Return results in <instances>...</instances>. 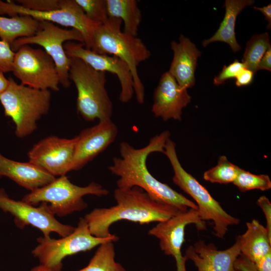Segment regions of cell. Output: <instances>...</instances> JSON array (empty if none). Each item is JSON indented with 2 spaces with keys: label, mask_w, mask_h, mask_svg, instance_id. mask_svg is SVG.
<instances>
[{
  "label": "cell",
  "mask_w": 271,
  "mask_h": 271,
  "mask_svg": "<svg viewBox=\"0 0 271 271\" xmlns=\"http://www.w3.org/2000/svg\"><path fill=\"white\" fill-rule=\"evenodd\" d=\"M169 131L166 130L152 138L145 147L137 149L126 142L119 144V157H114L109 171L118 177L117 188L138 187L152 198L175 207L181 212L189 209H198L195 203L169 185L156 179L147 166L148 156L154 152L163 153L166 143L170 139Z\"/></svg>",
  "instance_id": "6da1fadb"
},
{
  "label": "cell",
  "mask_w": 271,
  "mask_h": 271,
  "mask_svg": "<svg viewBox=\"0 0 271 271\" xmlns=\"http://www.w3.org/2000/svg\"><path fill=\"white\" fill-rule=\"evenodd\" d=\"M113 195L115 205L94 208L84 217L91 233L95 237L111 236L109 228L118 221L148 224L165 221L181 212L172 206L155 200L138 187L117 188Z\"/></svg>",
  "instance_id": "7a4b0ae2"
},
{
  "label": "cell",
  "mask_w": 271,
  "mask_h": 271,
  "mask_svg": "<svg viewBox=\"0 0 271 271\" xmlns=\"http://www.w3.org/2000/svg\"><path fill=\"white\" fill-rule=\"evenodd\" d=\"M121 24L118 18H109L105 23L100 25L94 33L90 50L99 54L117 57L127 64L132 75L137 100L143 104L145 88L137 67L148 60L151 54L141 39L121 31Z\"/></svg>",
  "instance_id": "3957f363"
},
{
  "label": "cell",
  "mask_w": 271,
  "mask_h": 271,
  "mask_svg": "<svg viewBox=\"0 0 271 271\" xmlns=\"http://www.w3.org/2000/svg\"><path fill=\"white\" fill-rule=\"evenodd\" d=\"M51 94L49 90H41L17 83L12 77L0 95V102L6 116L15 124V134L24 138L37 128V121L50 109Z\"/></svg>",
  "instance_id": "277c9868"
},
{
  "label": "cell",
  "mask_w": 271,
  "mask_h": 271,
  "mask_svg": "<svg viewBox=\"0 0 271 271\" xmlns=\"http://www.w3.org/2000/svg\"><path fill=\"white\" fill-rule=\"evenodd\" d=\"M70 58L69 77L77 89L78 114L88 121L111 119L113 104L105 88L106 72L95 70L80 59Z\"/></svg>",
  "instance_id": "5b68a950"
},
{
  "label": "cell",
  "mask_w": 271,
  "mask_h": 271,
  "mask_svg": "<svg viewBox=\"0 0 271 271\" xmlns=\"http://www.w3.org/2000/svg\"><path fill=\"white\" fill-rule=\"evenodd\" d=\"M163 154L168 158L174 171L173 183L195 201L203 221H212L215 235L224 238L228 227L238 225L240 219L225 211L207 190L184 169L178 158L175 143L170 139L166 143Z\"/></svg>",
  "instance_id": "8992f818"
},
{
  "label": "cell",
  "mask_w": 271,
  "mask_h": 271,
  "mask_svg": "<svg viewBox=\"0 0 271 271\" xmlns=\"http://www.w3.org/2000/svg\"><path fill=\"white\" fill-rule=\"evenodd\" d=\"M108 194L109 191L98 183L92 182L86 186H79L72 183L66 175L31 191L22 200L34 206L45 203L53 215L64 217L87 207V203L83 199L84 196L101 197Z\"/></svg>",
  "instance_id": "52a82bcc"
},
{
  "label": "cell",
  "mask_w": 271,
  "mask_h": 271,
  "mask_svg": "<svg viewBox=\"0 0 271 271\" xmlns=\"http://www.w3.org/2000/svg\"><path fill=\"white\" fill-rule=\"evenodd\" d=\"M118 239L114 234L106 238L93 236L84 218L80 217L74 231L66 236L59 239L38 237V245L33 249L32 253L39 260L40 265L52 271H61L63 261L66 257L90 250L103 243L115 242Z\"/></svg>",
  "instance_id": "ba28073f"
},
{
  "label": "cell",
  "mask_w": 271,
  "mask_h": 271,
  "mask_svg": "<svg viewBox=\"0 0 271 271\" xmlns=\"http://www.w3.org/2000/svg\"><path fill=\"white\" fill-rule=\"evenodd\" d=\"M40 29L34 35L16 40L11 48L15 52L25 45L36 44L43 47L56 65L60 85L68 88L71 85L69 77L70 58L65 53L64 44L68 41L84 44L83 37L76 30L63 29L49 22L40 21Z\"/></svg>",
  "instance_id": "9c48e42d"
},
{
  "label": "cell",
  "mask_w": 271,
  "mask_h": 271,
  "mask_svg": "<svg viewBox=\"0 0 271 271\" xmlns=\"http://www.w3.org/2000/svg\"><path fill=\"white\" fill-rule=\"evenodd\" d=\"M23 85L41 90H60V80L56 65L43 50L29 45L15 52L12 71Z\"/></svg>",
  "instance_id": "30bf717a"
},
{
  "label": "cell",
  "mask_w": 271,
  "mask_h": 271,
  "mask_svg": "<svg viewBox=\"0 0 271 271\" xmlns=\"http://www.w3.org/2000/svg\"><path fill=\"white\" fill-rule=\"evenodd\" d=\"M10 17L27 15L39 21L56 23L79 31L84 39V47L91 49L94 33L101 24L89 20L75 0H63L61 9L39 12L26 9L13 1L0 0V15Z\"/></svg>",
  "instance_id": "8fae6325"
},
{
  "label": "cell",
  "mask_w": 271,
  "mask_h": 271,
  "mask_svg": "<svg viewBox=\"0 0 271 271\" xmlns=\"http://www.w3.org/2000/svg\"><path fill=\"white\" fill-rule=\"evenodd\" d=\"M0 209L14 217L18 228L24 229L31 225L40 230L44 237H50L53 232L65 237L75 229L71 225L60 222L48 209L45 203H41L39 207H36L22 200H14L9 197L4 188H0Z\"/></svg>",
  "instance_id": "7c38bea8"
},
{
  "label": "cell",
  "mask_w": 271,
  "mask_h": 271,
  "mask_svg": "<svg viewBox=\"0 0 271 271\" xmlns=\"http://www.w3.org/2000/svg\"><path fill=\"white\" fill-rule=\"evenodd\" d=\"M191 224H195L199 230L206 229V223L201 219L198 209L180 212L165 221L158 222L148 232L149 235L159 240L160 248L165 254L174 257L176 271H187L186 262L188 259L182 255L181 248L185 242V228Z\"/></svg>",
  "instance_id": "4fadbf2b"
},
{
  "label": "cell",
  "mask_w": 271,
  "mask_h": 271,
  "mask_svg": "<svg viewBox=\"0 0 271 271\" xmlns=\"http://www.w3.org/2000/svg\"><path fill=\"white\" fill-rule=\"evenodd\" d=\"M77 140V136L72 139L46 137L29 151V162L54 177L66 175L71 172Z\"/></svg>",
  "instance_id": "5bb4252c"
},
{
  "label": "cell",
  "mask_w": 271,
  "mask_h": 271,
  "mask_svg": "<svg viewBox=\"0 0 271 271\" xmlns=\"http://www.w3.org/2000/svg\"><path fill=\"white\" fill-rule=\"evenodd\" d=\"M64 49L69 58L80 59L95 70L116 75L121 87L119 100L126 103L132 99L134 94L133 77L128 66L123 60L114 56L97 54L77 42H65Z\"/></svg>",
  "instance_id": "9a60e30c"
},
{
  "label": "cell",
  "mask_w": 271,
  "mask_h": 271,
  "mask_svg": "<svg viewBox=\"0 0 271 271\" xmlns=\"http://www.w3.org/2000/svg\"><path fill=\"white\" fill-rule=\"evenodd\" d=\"M118 128L111 119H107L82 130L77 136L75 154L71 171L83 168L105 150L115 141Z\"/></svg>",
  "instance_id": "2e32d148"
},
{
  "label": "cell",
  "mask_w": 271,
  "mask_h": 271,
  "mask_svg": "<svg viewBox=\"0 0 271 271\" xmlns=\"http://www.w3.org/2000/svg\"><path fill=\"white\" fill-rule=\"evenodd\" d=\"M191 100L187 89L181 87L167 71L162 75L154 91L152 112L155 116L164 121L181 120L182 109Z\"/></svg>",
  "instance_id": "e0dca14e"
},
{
  "label": "cell",
  "mask_w": 271,
  "mask_h": 271,
  "mask_svg": "<svg viewBox=\"0 0 271 271\" xmlns=\"http://www.w3.org/2000/svg\"><path fill=\"white\" fill-rule=\"evenodd\" d=\"M187 259L191 260L198 271H238L234 263L240 254L238 239L230 247L218 250L212 243L200 240L190 245L186 250Z\"/></svg>",
  "instance_id": "ac0fdd59"
},
{
  "label": "cell",
  "mask_w": 271,
  "mask_h": 271,
  "mask_svg": "<svg viewBox=\"0 0 271 271\" xmlns=\"http://www.w3.org/2000/svg\"><path fill=\"white\" fill-rule=\"evenodd\" d=\"M174 55L169 72L182 87L187 89L195 83V71L201 52L189 39L181 35L179 42L171 43Z\"/></svg>",
  "instance_id": "d6986e66"
},
{
  "label": "cell",
  "mask_w": 271,
  "mask_h": 271,
  "mask_svg": "<svg viewBox=\"0 0 271 271\" xmlns=\"http://www.w3.org/2000/svg\"><path fill=\"white\" fill-rule=\"evenodd\" d=\"M3 177L9 178L30 192L48 184L56 178L29 162L12 160L0 153V178Z\"/></svg>",
  "instance_id": "ffe728a7"
},
{
  "label": "cell",
  "mask_w": 271,
  "mask_h": 271,
  "mask_svg": "<svg viewBox=\"0 0 271 271\" xmlns=\"http://www.w3.org/2000/svg\"><path fill=\"white\" fill-rule=\"evenodd\" d=\"M246 230L236 236L238 239L240 254L254 263L271 251V236L265 227L257 220L246 222Z\"/></svg>",
  "instance_id": "44dd1931"
},
{
  "label": "cell",
  "mask_w": 271,
  "mask_h": 271,
  "mask_svg": "<svg viewBox=\"0 0 271 271\" xmlns=\"http://www.w3.org/2000/svg\"><path fill=\"white\" fill-rule=\"evenodd\" d=\"M253 0H226L224 6L225 13L219 28L210 38L202 42L203 47L215 42H222L228 44L232 50L239 51L240 46L238 44L235 37V25L237 16L246 7L252 6Z\"/></svg>",
  "instance_id": "7402d4cb"
},
{
  "label": "cell",
  "mask_w": 271,
  "mask_h": 271,
  "mask_svg": "<svg viewBox=\"0 0 271 271\" xmlns=\"http://www.w3.org/2000/svg\"><path fill=\"white\" fill-rule=\"evenodd\" d=\"M40 28V21L29 16L7 18L0 15V40L11 47L16 40L32 36Z\"/></svg>",
  "instance_id": "603a6c76"
},
{
  "label": "cell",
  "mask_w": 271,
  "mask_h": 271,
  "mask_svg": "<svg viewBox=\"0 0 271 271\" xmlns=\"http://www.w3.org/2000/svg\"><path fill=\"white\" fill-rule=\"evenodd\" d=\"M109 18L120 19L125 34L137 37L142 13L136 0H106Z\"/></svg>",
  "instance_id": "cb8c5ba5"
},
{
  "label": "cell",
  "mask_w": 271,
  "mask_h": 271,
  "mask_svg": "<svg viewBox=\"0 0 271 271\" xmlns=\"http://www.w3.org/2000/svg\"><path fill=\"white\" fill-rule=\"evenodd\" d=\"M115 252L112 241L99 245L95 253L85 267L76 271H126L123 266L115 260ZM31 271H52L42 265L33 267Z\"/></svg>",
  "instance_id": "d4e9b609"
},
{
  "label": "cell",
  "mask_w": 271,
  "mask_h": 271,
  "mask_svg": "<svg viewBox=\"0 0 271 271\" xmlns=\"http://www.w3.org/2000/svg\"><path fill=\"white\" fill-rule=\"evenodd\" d=\"M271 47L267 33L254 35L247 43L242 63L245 68L255 74L258 65L266 51Z\"/></svg>",
  "instance_id": "484cf974"
},
{
  "label": "cell",
  "mask_w": 271,
  "mask_h": 271,
  "mask_svg": "<svg viewBox=\"0 0 271 271\" xmlns=\"http://www.w3.org/2000/svg\"><path fill=\"white\" fill-rule=\"evenodd\" d=\"M241 169L230 162L225 156H222L216 166L204 173L203 179L213 183L227 184L233 183Z\"/></svg>",
  "instance_id": "4316f807"
},
{
  "label": "cell",
  "mask_w": 271,
  "mask_h": 271,
  "mask_svg": "<svg viewBox=\"0 0 271 271\" xmlns=\"http://www.w3.org/2000/svg\"><path fill=\"white\" fill-rule=\"evenodd\" d=\"M233 183L241 192L254 189L265 191L271 188V181L268 176L255 175L242 169Z\"/></svg>",
  "instance_id": "83f0119b"
},
{
  "label": "cell",
  "mask_w": 271,
  "mask_h": 271,
  "mask_svg": "<svg viewBox=\"0 0 271 271\" xmlns=\"http://www.w3.org/2000/svg\"><path fill=\"white\" fill-rule=\"evenodd\" d=\"M90 21L100 24L109 19L106 0H75Z\"/></svg>",
  "instance_id": "f1b7e54d"
},
{
  "label": "cell",
  "mask_w": 271,
  "mask_h": 271,
  "mask_svg": "<svg viewBox=\"0 0 271 271\" xmlns=\"http://www.w3.org/2000/svg\"><path fill=\"white\" fill-rule=\"evenodd\" d=\"M22 7L35 11L45 12L62 8L63 0H18Z\"/></svg>",
  "instance_id": "f546056e"
},
{
  "label": "cell",
  "mask_w": 271,
  "mask_h": 271,
  "mask_svg": "<svg viewBox=\"0 0 271 271\" xmlns=\"http://www.w3.org/2000/svg\"><path fill=\"white\" fill-rule=\"evenodd\" d=\"M245 68L242 62L236 60L228 66H224L221 72L214 78L213 83L216 85L222 84L228 79L235 78L240 71Z\"/></svg>",
  "instance_id": "4dcf8cb0"
},
{
  "label": "cell",
  "mask_w": 271,
  "mask_h": 271,
  "mask_svg": "<svg viewBox=\"0 0 271 271\" xmlns=\"http://www.w3.org/2000/svg\"><path fill=\"white\" fill-rule=\"evenodd\" d=\"M15 52L11 46L0 40V71L4 73L12 71Z\"/></svg>",
  "instance_id": "1f68e13d"
},
{
  "label": "cell",
  "mask_w": 271,
  "mask_h": 271,
  "mask_svg": "<svg viewBox=\"0 0 271 271\" xmlns=\"http://www.w3.org/2000/svg\"><path fill=\"white\" fill-rule=\"evenodd\" d=\"M257 205L261 208L266 219V228L271 236V203L265 196H260L256 201Z\"/></svg>",
  "instance_id": "d6a6232c"
},
{
  "label": "cell",
  "mask_w": 271,
  "mask_h": 271,
  "mask_svg": "<svg viewBox=\"0 0 271 271\" xmlns=\"http://www.w3.org/2000/svg\"><path fill=\"white\" fill-rule=\"evenodd\" d=\"M254 73L251 70L243 68L235 77V84L238 87L246 86L250 84L253 78Z\"/></svg>",
  "instance_id": "836d02e7"
},
{
  "label": "cell",
  "mask_w": 271,
  "mask_h": 271,
  "mask_svg": "<svg viewBox=\"0 0 271 271\" xmlns=\"http://www.w3.org/2000/svg\"><path fill=\"white\" fill-rule=\"evenodd\" d=\"M234 267L238 271H258L254 263L241 254L236 259Z\"/></svg>",
  "instance_id": "e575fe53"
},
{
  "label": "cell",
  "mask_w": 271,
  "mask_h": 271,
  "mask_svg": "<svg viewBox=\"0 0 271 271\" xmlns=\"http://www.w3.org/2000/svg\"><path fill=\"white\" fill-rule=\"evenodd\" d=\"M254 263L258 271H271V251L260 258Z\"/></svg>",
  "instance_id": "d590c367"
},
{
  "label": "cell",
  "mask_w": 271,
  "mask_h": 271,
  "mask_svg": "<svg viewBox=\"0 0 271 271\" xmlns=\"http://www.w3.org/2000/svg\"><path fill=\"white\" fill-rule=\"evenodd\" d=\"M259 70L271 71V47L266 51L260 60L257 67V71Z\"/></svg>",
  "instance_id": "8d00e7d4"
},
{
  "label": "cell",
  "mask_w": 271,
  "mask_h": 271,
  "mask_svg": "<svg viewBox=\"0 0 271 271\" xmlns=\"http://www.w3.org/2000/svg\"><path fill=\"white\" fill-rule=\"evenodd\" d=\"M253 8L261 12L265 17V19L267 21V28H271V5L269 4L263 7H253Z\"/></svg>",
  "instance_id": "74e56055"
},
{
  "label": "cell",
  "mask_w": 271,
  "mask_h": 271,
  "mask_svg": "<svg viewBox=\"0 0 271 271\" xmlns=\"http://www.w3.org/2000/svg\"><path fill=\"white\" fill-rule=\"evenodd\" d=\"M9 84V79L4 75V73L0 71V95L5 90Z\"/></svg>",
  "instance_id": "f35d334b"
},
{
  "label": "cell",
  "mask_w": 271,
  "mask_h": 271,
  "mask_svg": "<svg viewBox=\"0 0 271 271\" xmlns=\"http://www.w3.org/2000/svg\"><path fill=\"white\" fill-rule=\"evenodd\" d=\"M145 271H151V270H145Z\"/></svg>",
  "instance_id": "ab89813d"
}]
</instances>
